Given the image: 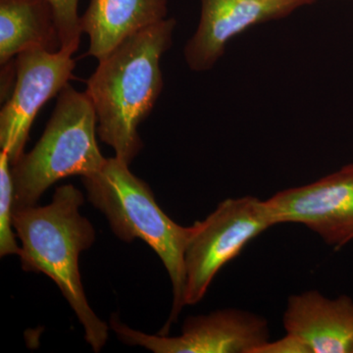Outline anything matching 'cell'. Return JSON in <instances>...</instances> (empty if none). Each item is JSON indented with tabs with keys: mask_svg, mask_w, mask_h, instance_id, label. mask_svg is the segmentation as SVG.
<instances>
[{
	"mask_svg": "<svg viewBox=\"0 0 353 353\" xmlns=\"http://www.w3.org/2000/svg\"><path fill=\"white\" fill-rule=\"evenodd\" d=\"M174 18L132 34L105 58L87 82L94 106L97 136L115 157L131 165L143 150L139 127L163 90L160 61L173 43Z\"/></svg>",
	"mask_w": 353,
	"mask_h": 353,
	"instance_id": "1",
	"label": "cell"
},
{
	"mask_svg": "<svg viewBox=\"0 0 353 353\" xmlns=\"http://www.w3.org/2000/svg\"><path fill=\"white\" fill-rule=\"evenodd\" d=\"M83 203L81 190L62 185L48 205L15 209L13 226L21 241L22 268L54 281L82 324L85 341L99 352L108 340V326L88 304L79 269L81 252L95 241L92 223L81 215Z\"/></svg>",
	"mask_w": 353,
	"mask_h": 353,
	"instance_id": "2",
	"label": "cell"
},
{
	"mask_svg": "<svg viewBox=\"0 0 353 353\" xmlns=\"http://www.w3.org/2000/svg\"><path fill=\"white\" fill-rule=\"evenodd\" d=\"M122 160L108 158L101 170L82 176L88 201L108 218L121 241L139 239L161 259L173 288V306L162 334L168 333L185 303V252L192 227L176 224L158 206L148 183Z\"/></svg>",
	"mask_w": 353,
	"mask_h": 353,
	"instance_id": "3",
	"label": "cell"
},
{
	"mask_svg": "<svg viewBox=\"0 0 353 353\" xmlns=\"http://www.w3.org/2000/svg\"><path fill=\"white\" fill-rule=\"evenodd\" d=\"M57 97L38 143L11 165L14 210L37 205L46 190L62 179L94 175L108 160L97 145V115L85 92L68 83Z\"/></svg>",
	"mask_w": 353,
	"mask_h": 353,
	"instance_id": "4",
	"label": "cell"
},
{
	"mask_svg": "<svg viewBox=\"0 0 353 353\" xmlns=\"http://www.w3.org/2000/svg\"><path fill=\"white\" fill-rule=\"evenodd\" d=\"M272 226L266 202L253 196L226 199L194 223L185 252V305L199 303L218 272Z\"/></svg>",
	"mask_w": 353,
	"mask_h": 353,
	"instance_id": "5",
	"label": "cell"
},
{
	"mask_svg": "<svg viewBox=\"0 0 353 353\" xmlns=\"http://www.w3.org/2000/svg\"><path fill=\"white\" fill-rule=\"evenodd\" d=\"M110 326L123 343L154 353H255L270 338L265 318L234 308L189 317L178 336L141 333L116 316Z\"/></svg>",
	"mask_w": 353,
	"mask_h": 353,
	"instance_id": "6",
	"label": "cell"
},
{
	"mask_svg": "<svg viewBox=\"0 0 353 353\" xmlns=\"http://www.w3.org/2000/svg\"><path fill=\"white\" fill-rule=\"evenodd\" d=\"M72 57L62 50H28L16 57L12 94L0 112V148L8 154L11 165L24 154L39 111L68 85L76 67Z\"/></svg>",
	"mask_w": 353,
	"mask_h": 353,
	"instance_id": "7",
	"label": "cell"
},
{
	"mask_svg": "<svg viewBox=\"0 0 353 353\" xmlns=\"http://www.w3.org/2000/svg\"><path fill=\"white\" fill-rule=\"evenodd\" d=\"M265 202L275 225H305L336 248L353 241V163L317 182L279 192Z\"/></svg>",
	"mask_w": 353,
	"mask_h": 353,
	"instance_id": "8",
	"label": "cell"
},
{
	"mask_svg": "<svg viewBox=\"0 0 353 353\" xmlns=\"http://www.w3.org/2000/svg\"><path fill=\"white\" fill-rule=\"evenodd\" d=\"M317 0H201L194 34L183 48L192 71L203 73L217 64L232 39L254 26L284 19Z\"/></svg>",
	"mask_w": 353,
	"mask_h": 353,
	"instance_id": "9",
	"label": "cell"
},
{
	"mask_svg": "<svg viewBox=\"0 0 353 353\" xmlns=\"http://www.w3.org/2000/svg\"><path fill=\"white\" fill-rule=\"evenodd\" d=\"M284 327L310 353H353L352 299L343 294L331 299L318 290L290 296Z\"/></svg>",
	"mask_w": 353,
	"mask_h": 353,
	"instance_id": "10",
	"label": "cell"
},
{
	"mask_svg": "<svg viewBox=\"0 0 353 353\" xmlns=\"http://www.w3.org/2000/svg\"><path fill=\"white\" fill-rule=\"evenodd\" d=\"M169 0H90L81 16L88 55L103 59L137 32L168 18Z\"/></svg>",
	"mask_w": 353,
	"mask_h": 353,
	"instance_id": "11",
	"label": "cell"
},
{
	"mask_svg": "<svg viewBox=\"0 0 353 353\" xmlns=\"http://www.w3.org/2000/svg\"><path fill=\"white\" fill-rule=\"evenodd\" d=\"M61 50L54 10L48 0H0V66L28 50Z\"/></svg>",
	"mask_w": 353,
	"mask_h": 353,
	"instance_id": "12",
	"label": "cell"
},
{
	"mask_svg": "<svg viewBox=\"0 0 353 353\" xmlns=\"http://www.w3.org/2000/svg\"><path fill=\"white\" fill-rule=\"evenodd\" d=\"M14 185L8 154L0 152V255H18L21 246L13 229Z\"/></svg>",
	"mask_w": 353,
	"mask_h": 353,
	"instance_id": "13",
	"label": "cell"
},
{
	"mask_svg": "<svg viewBox=\"0 0 353 353\" xmlns=\"http://www.w3.org/2000/svg\"><path fill=\"white\" fill-rule=\"evenodd\" d=\"M54 10L61 50L74 53L80 46L82 29L79 16V0H48Z\"/></svg>",
	"mask_w": 353,
	"mask_h": 353,
	"instance_id": "14",
	"label": "cell"
},
{
	"mask_svg": "<svg viewBox=\"0 0 353 353\" xmlns=\"http://www.w3.org/2000/svg\"><path fill=\"white\" fill-rule=\"evenodd\" d=\"M255 353H310L303 341L294 334L287 333L284 338L265 343Z\"/></svg>",
	"mask_w": 353,
	"mask_h": 353,
	"instance_id": "15",
	"label": "cell"
},
{
	"mask_svg": "<svg viewBox=\"0 0 353 353\" xmlns=\"http://www.w3.org/2000/svg\"><path fill=\"white\" fill-rule=\"evenodd\" d=\"M350 1H352V2H353V0H350Z\"/></svg>",
	"mask_w": 353,
	"mask_h": 353,
	"instance_id": "16",
	"label": "cell"
}]
</instances>
